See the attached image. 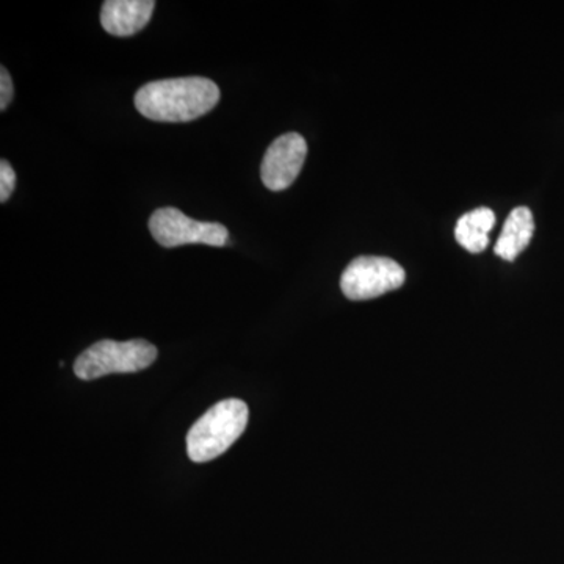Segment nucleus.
<instances>
[{
  "label": "nucleus",
  "mask_w": 564,
  "mask_h": 564,
  "mask_svg": "<svg viewBox=\"0 0 564 564\" xmlns=\"http://www.w3.org/2000/svg\"><path fill=\"white\" fill-rule=\"evenodd\" d=\"M150 231L163 248H176L187 243L225 247L229 240L226 226L220 223L196 221L176 207H162L150 218Z\"/></svg>",
  "instance_id": "39448f33"
},
{
  "label": "nucleus",
  "mask_w": 564,
  "mask_h": 564,
  "mask_svg": "<svg viewBox=\"0 0 564 564\" xmlns=\"http://www.w3.org/2000/svg\"><path fill=\"white\" fill-rule=\"evenodd\" d=\"M247 403L228 399L214 404L193 423L187 434V454L193 463H207L225 454L248 425Z\"/></svg>",
  "instance_id": "f03ea898"
},
{
  "label": "nucleus",
  "mask_w": 564,
  "mask_h": 564,
  "mask_svg": "<svg viewBox=\"0 0 564 564\" xmlns=\"http://www.w3.org/2000/svg\"><path fill=\"white\" fill-rule=\"evenodd\" d=\"M14 188H17V174H14L13 166L3 159L0 162V202L7 203Z\"/></svg>",
  "instance_id": "9d476101"
},
{
  "label": "nucleus",
  "mask_w": 564,
  "mask_h": 564,
  "mask_svg": "<svg viewBox=\"0 0 564 564\" xmlns=\"http://www.w3.org/2000/svg\"><path fill=\"white\" fill-rule=\"evenodd\" d=\"M534 234V220L529 207H516L505 221L494 252L505 261H514L529 247Z\"/></svg>",
  "instance_id": "6e6552de"
},
{
  "label": "nucleus",
  "mask_w": 564,
  "mask_h": 564,
  "mask_svg": "<svg viewBox=\"0 0 564 564\" xmlns=\"http://www.w3.org/2000/svg\"><path fill=\"white\" fill-rule=\"evenodd\" d=\"M155 2L152 0H107L101 11L104 31L115 36H131L150 22Z\"/></svg>",
  "instance_id": "0eeeda50"
},
{
  "label": "nucleus",
  "mask_w": 564,
  "mask_h": 564,
  "mask_svg": "<svg viewBox=\"0 0 564 564\" xmlns=\"http://www.w3.org/2000/svg\"><path fill=\"white\" fill-rule=\"evenodd\" d=\"M13 80H11L9 70L2 66V70H0V110H7L11 99H13Z\"/></svg>",
  "instance_id": "9b49d317"
},
{
  "label": "nucleus",
  "mask_w": 564,
  "mask_h": 564,
  "mask_svg": "<svg viewBox=\"0 0 564 564\" xmlns=\"http://www.w3.org/2000/svg\"><path fill=\"white\" fill-rule=\"evenodd\" d=\"M496 225V215L488 207H478L469 214H464L456 225V242L467 251L478 254L489 245V232Z\"/></svg>",
  "instance_id": "1a4fd4ad"
},
{
  "label": "nucleus",
  "mask_w": 564,
  "mask_h": 564,
  "mask_svg": "<svg viewBox=\"0 0 564 564\" xmlns=\"http://www.w3.org/2000/svg\"><path fill=\"white\" fill-rule=\"evenodd\" d=\"M403 267L380 256H361L350 262L340 278L344 295L352 302L378 299L384 293L402 288Z\"/></svg>",
  "instance_id": "20e7f679"
},
{
  "label": "nucleus",
  "mask_w": 564,
  "mask_h": 564,
  "mask_svg": "<svg viewBox=\"0 0 564 564\" xmlns=\"http://www.w3.org/2000/svg\"><path fill=\"white\" fill-rule=\"evenodd\" d=\"M158 359V348L143 339L117 343L101 340L87 348L74 362V373L90 381L111 373H135L148 369Z\"/></svg>",
  "instance_id": "7ed1b4c3"
},
{
  "label": "nucleus",
  "mask_w": 564,
  "mask_h": 564,
  "mask_svg": "<svg viewBox=\"0 0 564 564\" xmlns=\"http://www.w3.org/2000/svg\"><path fill=\"white\" fill-rule=\"evenodd\" d=\"M307 155V143L300 133L289 132L273 141L263 155L261 177L263 185L272 192L291 187Z\"/></svg>",
  "instance_id": "423d86ee"
},
{
  "label": "nucleus",
  "mask_w": 564,
  "mask_h": 564,
  "mask_svg": "<svg viewBox=\"0 0 564 564\" xmlns=\"http://www.w3.org/2000/svg\"><path fill=\"white\" fill-rule=\"evenodd\" d=\"M220 101V88L206 77L150 82L135 95L137 110L159 122H188L209 113Z\"/></svg>",
  "instance_id": "f257e3e1"
}]
</instances>
